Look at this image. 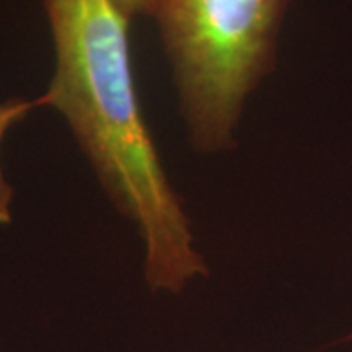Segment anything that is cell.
Instances as JSON below:
<instances>
[{
  "label": "cell",
  "mask_w": 352,
  "mask_h": 352,
  "mask_svg": "<svg viewBox=\"0 0 352 352\" xmlns=\"http://www.w3.org/2000/svg\"><path fill=\"white\" fill-rule=\"evenodd\" d=\"M43 4L55 73L39 106L59 110L102 188L138 226L149 288L176 294L208 268L141 112L129 53L131 18L110 0Z\"/></svg>",
  "instance_id": "cell-1"
},
{
  "label": "cell",
  "mask_w": 352,
  "mask_h": 352,
  "mask_svg": "<svg viewBox=\"0 0 352 352\" xmlns=\"http://www.w3.org/2000/svg\"><path fill=\"white\" fill-rule=\"evenodd\" d=\"M289 0H155L190 143L235 145L245 102L276 63Z\"/></svg>",
  "instance_id": "cell-2"
},
{
  "label": "cell",
  "mask_w": 352,
  "mask_h": 352,
  "mask_svg": "<svg viewBox=\"0 0 352 352\" xmlns=\"http://www.w3.org/2000/svg\"><path fill=\"white\" fill-rule=\"evenodd\" d=\"M38 106L39 100H22V98H12L0 104V149H2V141L8 133V129L14 124L22 122L25 116ZM12 200L14 190L6 182L2 164H0V226H8L12 221Z\"/></svg>",
  "instance_id": "cell-3"
},
{
  "label": "cell",
  "mask_w": 352,
  "mask_h": 352,
  "mask_svg": "<svg viewBox=\"0 0 352 352\" xmlns=\"http://www.w3.org/2000/svg\"><path fill=\"white\" fill-rule=\"evenodd\" d=\"M110 2L129 18L155 14V0H110Z\"/></svg>",
  "instance_id": "cell-4"
}]
</instances>
